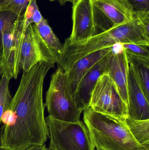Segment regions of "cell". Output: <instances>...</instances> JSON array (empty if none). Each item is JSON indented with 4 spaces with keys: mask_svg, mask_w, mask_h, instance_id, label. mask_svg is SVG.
Returning <instances> with one entry per match:
<instances>
[{
    "mask_svg": "<svg viewBox=\"0 0 149 150\" xmlns=\"http://www.w3.org/2000/svg\"><path fill=\"white\" fill-rule=\"evenodd\" d=\"M55 63L40 62L28 72H23L18 88L8 105L15 123L3 126L0 147L6 150H24L45 144L49 129L45 118L43 100L44 81Z\"/></svg>",
    "mask_w": 149,
    "mask_h": 150,
    "instance_id": "obj_1",
    "label": "cell"
},
{
    "mask_svg": "<svg viewBox=\"0 0 149 150\" xmlns=\"http://www.w3.org/2000/svg\"><path fill=\"white\" fill-rule=\"evenodd\" d=\"M125 44L149 46V36L134 17L130 22L112 27L82 43L71 45L64 43L63 53L57 63L67 72L76 62L89 54Z\"/></svg>",
    "mask_w": 149,
    "mask_h": 150,
    "instance_id": "obj_2",
    "label": "cell"
},
{
    "mask_svg": "<svg viewBox=\"0 0 149 150\" xmlns=\"http://www.w3.org/2000/svg\"><path fill=\"white\" fill-rule=\"evenodd\" d=\"M126 118L94 111L90 106L84 110V121L97 150H149L135 139Z\"/></svg>",
    "mask_w": 149,
    "mask_h": 150,
    "instance_id": "obj_3",
    "label": "cell"
},
{
    "mask_svg": "<svg viewBox=\"0 0 149 150\" xmlns=\"http://www.w3.org/2000/svg\"><path fill=\"white\" fill-rule=\"evenodd\" d=\"M45 121L49 129L50 150H95L85 122L62 121L49 115Z\"/></svg>",
    "mask_w": 149,
    "mask_h": 150,
    "instance_id": "obj_4",
    "label": "cell"
},
{
    "mask_svg": "<svg viewBox=\"0 0 149 150\" xmlns=\"http://www.w3.org/2000/svg\"><path fill=\"white\" fill-rule=\"evenodd\" d=\"M45 105L49 115L56 120L71 122L80 120L83 111L69 94L67 73L59 66L52 76Z\"/></svg>",
    "mask_w": 149,
    "mask_h": 150,
    "instance_id": "obj_5",
    "label": "cell"
},
{
    "mask_svg": "<svg viewBox=\"0 0 149 150\" xmlns=\"http://www.w3.org/2000/svg\"><path fill=\"white\" fill-rule=\"evenodd\" d=\"M89 106L94 111L120 118L127 117V104L122 99L113 79L107 73L97 80Z\"/></svg>",
    "mask_w": 149,
    "mask_h": 150,
    "instance_id": "obj_6",
    "label": "cell"
},
{
    "mask_svg": "<svg viewBox=\"0 0 149 150\" xmlns=\"http://www.w3.org/2000/svg\"><path fill=\"white\" fill-rule=\"evenodd\" d=\"M40 62L56 63L57 59L38 34L35 24L24 28L21 46L20 68L26 72Z\"/></svg>",
    "mask_w": 149,
    "mask_h": 150,
    "instance_id": "obj_7",
    "label": "cell"
},
{
    "mask_svg": "<svg viewBox=\"0 0 149 150\" xmlns=\"http://www.w3.org/2000/svg\"><path fill=\"white\" fill-rule=\"evenodd\" d=\"M22 16L8 26L3 34V56L0 66L3 74L10 79L17 78L20 72V57L24 30Z\"/></svg>",
    "mask_w": 149,
    "mask_h": 150,
    "instance_id": "obj_8",
    "label": "cell"
},
{
    "mask_svg": "<svg viewBox=\"0 0 149 150\" xmlns=\"http://www.w3.org/2000/svg\"><path fill=\"white\" fill-rule=\"evenodd\" d=\"M71 34L64 44L76 45L86 41L97 34V14L92 0H79L73 4Z\"/></svg>",
    "mask_w": 149,
    "mask_h": 150,
    "instance_id": "obj_9",
    "label": "cell"
},
{
    "mask_svg": "<svg viewBox=\"0 0 149 150\" xmlns=\"http://www.w3.org/2000/svg\"><path fill=\"white\" fill-rule=\"evenodd\" d=\"M92 1L96 13L106 18L102 32L134 19V10L125 0Z\"/></svg>",
    "mask_w": 149,
    "mask_h": 150,
    "instance_id": "obj_10",
    "label": "cell"
},
{
    "mask_svg": "<svg viewBox=\"0 0 149 150\" xmlns=\"http://www.w3.org/2000/svg\"><path fill=\"white\" fill-rule=\"evenodd\" d=\"M128 113L129 119L149 120V100L142 89L139 80L129 63L127 81Z\"/></svg>",
    "mask_w": 149,
    "mask_h": 150,
    "instance_id": "obj_11",
    "label": "cell"
},
{
    "mask_svg": "<svg viewBox=\"0 0 149 150\" xmlns=\"http://www.w3.org/2000/svg\"><path fill=\"white\" fill-rule=\"evenodd\" d=\"M112 52L94 66L80 80L73 100L82 111L89 106L92 93L98 79L108 73Z\"/></svg>",
    "mask_w": 149,
    "mask_h": 150,
    "instance_id": "obj_12",
    "label": "cell"
},
{
    "mask_svg": "<svg viewBox=\"0 0 149 150\" xmlns=\"http://www.w3.org/2000/svg\"><path fill=\"white\" fill-rule=\"evenodd\" d=\"M113 51V47L99 50L86 55L75 62L67 73L69 94L73 99L82 78L100 61Z\"/></svg>",
    "mask_w": 149,
    "mask_h": 150,
    "instance_id": "obj_13",
    "label": "cell"
},
{
    "mask_svg": "<svg viewBox=\"0 0 149 150\" xmlns=\"http://www.w3.org/2000/svg\"><path fill=\"white\" fill-rule=\"evenodd\" d=\"M129 66L127 56L124 49L122 48L120 51L112 52L107 74L114 82L122 98L127 104Z\"/></svg>",
    "mask_w": 149,
    "mask_h": 150,
    "instance_id": "obj_14",
    "label": "cell"
},
{
    "mask_svg": "<svg viewBox=\"0 0 149 150\" xmlns=\"http://www.w3.org/2000/svg\"><path fill=\"white\" fill-rule=\"evenodd\" d=\"M36 27L40 38L57 59V63L63 53V45L44 18L39 23L36 25Z\"/></svg>",
    "mask_w": 149,
    "mask_h": 150,
    "instance_id": "obj_15",
    "label": "cell"
},
{
    "mask_svg": "<svg viewBox=\"0 0 149 150\" xmlns=\"http://www.w3.org/2000/svg\"><path fill=\"white\" fill-rule=\"evenodd\" d=\"M127 54L129 63L133 67L142 89L149 100V58Z\"/></svg>",
    "mask_w": 149,
    "mask_h": 150,
    "instance_id": "obj_16",
    "label": "cell"
},
{
    "mask_svg": "<svg viewBox=\"0 0 149 150\" xmlns=\"http://www.w3.org/2000/svg\"><path fill=\"white\" fill-rule=\"evenodd\" d=\"M128 127L135 139L149 149V120H137L126 118Z\"/></svg>",
    "mask_w": 149,
    "mask_h": 150,
    "instance_id": "obj_17",
    "label": "cell"
},
{
    "mask_svg": "<svg viewBox=\"0 0 149 150\" xmlns=\"http://www.w3.org/2000/svg\"><path fill=\"white\" fill-rule=\"evenodd\" d=\"M43 18L38 9L36 0H31L24 11L22 22L25 28L31 24H38Z\"/></svg>",
    "mask_w": 149,
    "mask_h": 150,
    "instance_id": "obj_18",
    "label": "cell"
},
{
    "mask_svg": "<svg viewBox=\"0 0 149 150\" xmlns=\"http://www.w3.org/2000/svg\"><path fill=\"white\" fill-rule=\"evenodd\" d=\"M10 79L7 75L3 74L0 79V125L2 115L12 98L9 88Z\"/></svg>",
    "mask_w": 149,
    "mask_h": 150,
    "instance_id": "obj_19",
    "label": "cell"
},
{
    "mask_svg": "<svg viewBox=\"0 0 149 150\" xmlns=\"http://www.w3.org/2000/svg\"><path fill=\"white\" fill-rule=\"evenodd\" d=\"M31 0H0V11H8L22 16Z\"/></svg>",
    "mask_w": 149,
    "mask_h": 150,
    "instance_id": "obj_20",
    "label": "cell"
},
{
    "mask_svg": "<svg viewBox=\"0 0 149 150\" xmlns=\"http://www.w3.org/2000/svg\"><path fill=\"white\" fill-rule=\"evenodd\" d=\"M18 17L15 14L8 11H0V65L2 61L3 56V34L4 30L12 24Z\"/></svg>",
    "mask_w": 149,
    "mask_h": 150,
    "instance_id": "obj_21",
    "label": "cell"
},
{
    "mask_svg": "<svg viewBox=\"0 0 149 150\" xmlns=\"http://www.w3.org/2000/svg\"><path fill=\"white\" fill-rule=\"evenodd\" d=\"M127 54H133L138 57L149 58V47L134 44L120 45Z\"/></svg>",
    "mask_w": 149,
    "mask_h": 150,
    "instance_id": "obj_22",
    "label": "cell"
},
{
    "mask_svg": "<svg viewBox=\"0 0 149 150\" xmlns=\"http://www.w3.org/2000/svg\"><path fill=\"white\" fill-rule=\"evenodd\" d=\"M134 17L149 36V11H135L134 12Z\"/></svg>",
    "mask_w": 149,
    "mask_h": 150,
    "instance_id": "obj_23",
    "label": "cell"
},
{
    "mask_svg": "<svg viewBox=\"0 0 149 150\" xmlns=\"http://www.w3.org/2000/svg\"><path fill=\"white\" fill-rule=\"evenodd\" d=\"M135 11H149V0H125Z\"/></svg>",
    "mask_w": 149,
    "mask_h": 150,
    "instance_id": "obj_24",
    "label": "cell"
},
{
    "mask_svg": "<svg viewBox=\"0 0 149 150\" xmlns=\"http://www.w3.org/2000/svg\"><path fill=\"white\" fill-rule=\"evenodd\" d=\"M49 148L46 147L45 144H43V145L40 146H33V147H30L24 150H49Z\"/></svg>",
    "mask_w": 149,
    "mask_h": 150,
    "instance_id": "obj_25",
    "label": "cell"
},
{
    "mask_svg": "<svg viewBox=\"0 0 149 150\" xmlns=\"http://www.w3.org/2000/svg\"><path fill=\"white\" fill-rule=\"evenodd\" d=\"M50 1H58L61 5H64L66 3L69 2L73 4H75L78 2L79 0H49Z\"/></svg>",
    "mask_w": 149,
    "mask_h": 150,
    "instance_id": "obj_26",
    "label": "cell"
},
{
    "mask_svg": "<svg viewBox=\"0 0 149 150\" xmlns=\"http://www.w3.org/2000/svg\"><path fill=\"white\" fill-rule=\"evenodd\" d=\"M3 74V70L2 68L0 66V78L1 76Z\"/></svg>",
    "mask_w": 149,
    "mask_h": 150,
    "instance_id": "obj_27",
    "label": "cell"
},
{
    "mask_svg": "<svg viewBox=\"0 0 149 150\" xmlns=\"http://www.w3.org/2000/svg\"><path fill=\"white\" fill-rule=\"evenodd\" d=\"M0 150H6L4 149H2V148H1V147H0Z\"/></svg>",
    "mask_w": 149,
    "mask_h": 150,
    "instance_id": "obj_28",
    "label": "cell"
},
{
    "mask_svg": "<svg viewBox=\"0 0 149 150\" xmlns=\"http://www.w3.org/2000/svg\"><path fill=\"white\" fill-rule=\"evenodd\" d=\"M49 150H50V149H49Z\"/></svg>",
    "mask_w": 149,
    "mask_h": 150,
    "instance_id": "obj_29",
    "label": "cell"
}]
</instances>
